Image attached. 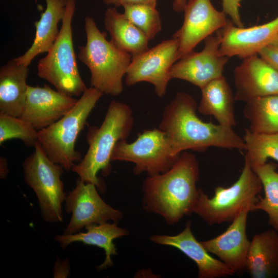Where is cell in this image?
<instances>
[{
  "instance_id": "6da1fadb",
  "label": "cell",
  "mask_w": 278,
  "mask_h": 278,
  "mask_svg": "<svg viewBox=\"0 0 278 278\" xmlns=\"http://www.w3.org/2000/svg\"><path fill=\"white\" fill-rule=\"evenodd\" d=\"M197 110L194 98L181 92L165 107L158 128L166 135L174 154L188 150L202 152L211 147L245 149L243 138L232 127L203 121Z\"/></svg>"
},
{
  "instance_id": "7a4b0ae2",
  "label": "cell",
  "mask_w": 278,
  "mask_h": 278,
  "mask_svg": "<svg viewBox=\"0 0 278 278\" xmlns=\"http://www.w3.org/2000/svg\"><path fill=\"white\" fill-rule=\"evenodd\" d=\"M199 168L196 157L185 151L166 171L148 176L143 184V208L162 216L167 224L178 222L194 213L199 188Z\"/></svg>"
},
{
  "instance_id": "3957f363",
  "label": "cell",
  "mask_w": 278,
  "mask_h": 278,
  "mask_svg": "<svg viewBox=\"0 0 278 278\" xmlns=\"http://www.w3.org/2000/svg\"><path fill=\"white\" fill-rule=\"evenodd\" d=\"M133 124L130 107L119 101H111L101 125L89 128L86 135L88 150L72 171L84 182L94 184L100 190H103L97 173L101 171L105 177L110 174L113 149L118 142L127 140Z\"/></svg>"
},
{
  "instance_id": "277c9868",
  "label": "cell",
  "mask_w": 278,
  "mask_h": 278,
  "mask_svg": "<svg viewBox=\"0 0 278 278\" xmlns=\"http://www.w3.org/2000/svg\"><path fill=\"white\" fill-rule=\"evenodd\" d=\"M84 30L86 42L79 47L78 58L90 70L91 86L103 94H120L132 56L108 41L106 33L99 30L91 16L84 19Z\"/></svg>"
},
{
  "instance_id": "5b68a950",
  "label": "cell",
  "mask_w": 278,
  "mask_h": 278,
  "mask_svg": "<svg viewBox=\"0 0 278 278\" xmlns=\"http://www.w3.org/2000/svg\"><path fill=\"white\" fill-rule=\"evenodd\" d=\"M103 94L90 86L65 115L50 126L38 131V142L47 155L64 170H72L81 160L75 149L78 136Z\"/></svg>"
},
{
  "instance_id": "8992f818",
  "label": "cell",
  "mask_w": 278,
  "mask_h": 278,
  "mask_svg": "<svg viewBox=\"0 0 278 278\" xmlns=\"http://www.w3.org/2000/svg\"><path fill=\"white\" fill-rule=\"evenodd\" d=\"M75 9V0H67L58 37L37 66L40 78L71 96H79L88 89L79 73L73 45L72 23Z\"/></svg>"
},
{
  "instance_id": "52a82bcc",
  "label": "cell",
  "mask_w": 278,
  "mask_h": 278,
  "mask_svg": "<svg viewBox=\"0 0 278 278\" xmlns=\"http://www.w3.org/2000/svg\"><path fill=\"white\" fill-rule=\"evenodd\" d=\"M263 189L261 181L247 159L237 180L229 187L218 186L209 197L199 188L194 213L209 225L231 222L244 209L252 211Z\"/></svg>"
},
{
  "instance_id": "ba28073f",
  "label": "cell",
  "mask_w": 278,
  "mask_h": 278,
  "mask_svg": "<svg viewBox=\"0 0 278 278\" xmlns=\"http://www.w3.org/2000/svg\"><path fill=\"white\" fill-rule=\"evenodd\" d=\"M33 147L34 151L23 162L24 181L37 198L43 219L61 222L66 197L61 179L64 169L49 159L38 142Z\"/></svg>"
},
{
  "instance_id": "9c48e42d",
  "label": "cell",
  "mask_w": 278,
  "mask_h": 278,
  "mask_svg": "<svg viewBox=\"0 0 278 278\" xmlns=\"http://www.w3.org/2000/svg\"><path fill=\"white\" fill-rule=\"evenodd\" d=\"M180 155L173 153L166 135L158 128L144 130L133 142L128 143L127 140L118 142L111 161L131 162L134 164V174L146 172L154 176L168 170Z\"/></svg>"
},
{
  "instance_id": "30bf717a",
  "label": "cell",
  "mask_w": 278,
  "mask_h": 278,
  "mask_svg": "<svg viewBox=\"0 0 278 278\" xmlns=\"http://www.w3.org/2000/svg\"><path fill=\"white\" fill-rule=\"evenodd\" d=\"M178 41L172 38L132 57L125 75V84L132 86L148 82L153 85L157 96L162 97L171 79V68L178 60Z\"/></svg>"
},
{
  "instance_id": "8fae6325",
  "label": "cell",
  "mask_w": 278,
  "mask_h": 278,
  "mask_svg": "<svg viewBox=\"0 0 278 278\" xmlns=\"http://www.w3.org/2000/svg\"><path fill=\"white\" fill-rule=\"evenodd\" d=\"M96 186L79 178L65 199V210L71 214L65 234H75L88 225L112 221L118 222L123 213L107 204L99 196Z\"/></svg>"
},
{
  "instance_id": "7c38bea8",
  "label": "cell",
  "mask_w": 278,
  "mask_h": 278,
  "mask_svg": "<svg viewBox=\"0 0 278 278\" xmlns=\"http://www.w3.org/2000/svg\"><path fill=\"white\" fill-rule=\"evenodd\" d=\"M183 11V24L172 36L178 43V60L231 21L224 12L214 7L211 0H189Z\"/></svg>"
},
{
  "instance_id": "4fadbf2b",
  "label": "cell",
  "mask_w": 278,
  "mask_h": 278,
  "mask_svg": "<svg viewBox=\"0 0 278 278\" xmlns=\"http://www.w3.org/2000/svg\"><path fill=\"white\" fill-rule=\"evenodd\" d=\"M203 49L194 51L177 60L172 66L171 79L186 81L200 89L212 80L223 76L229 57L219 51L221 33L217 31L204 40Z\"/></svg>"
},
{
  "instance_id": "5bb4252c",
  "label": "cell",
  "mask_w": 278,
  "mask_h": 278,
  "mask_svg": "<svg viewBox=\"0 0 278 278\" xmlns=\"http://www.w3.org/2000/svg\"><path fill=\"white\" fill-rule=\"evenodd\" d=\"M77 100L46 84L43 87L28 85L25 106L19 117L39 131L60 119Z\"/></svg>"
},
{
  "instance_id": "9a60e30c",
  "label": "cell",
  "mask_w": 278,
  "mask_h": 278,
  "mask_svg": "<svg viewBox=\"0 0 278 278\" xmlns=\"http://www.w3.org/2000/svg\"><path fill=\"white\" fill-rule=\"evenodd\" d=\"M233 76L236 101L278 95V71L258 54L243 59Z\"/></svg>"
},
{
  "instance_id": "2e32d148",
  "label": "cell",
  "mask_w": 278,
  "mask_h": 278,
  "mask_svg": "<svg viewBox=\"0 0 278 278\" xmlns=\"http://www.w3.org/2000/svg\"><path fill=\"white\" fill-rule=\"evenodd\" d=\"M219 51L229 58L241 59L257 55L278 34V16L266 23L250 27H238L230 21L220 30Z\"/></svg>"
},
{
  "instance_id": "e0dca14e",
  "label": "cell",
  "mask_w": 278,
  "mask_h": 278,
  "mask_svg": "<svg viewBox=\"0 0 278 278\" xmlns=\"http://www.w3.org/2000/svg\"><path fill=\"white\" fill-rule=\"evenodd\" d=\"M251 211L250 208L244 209L224 232L216 237L201 241L209 253L217 256L234 273L246 270L250 245L246 233V226L248 213Z\"/></svg>"
},
{
  "instance_id": "ac0fdd59",
  "label": "cell",
  "mask_w": 278,
  "mask_h": 278,
  "mask_svg": "<svg viewBox=\"0 0 278 278\" xmlns=\"http://www.w3.org/2000/svg\"><path fill=\"white\" fill-rule=\"evenodd\" d=\"M188 221L184 230L175 235H153L150 240L157 244L171 246L183 252L197 265L200 278L232 276L234 272L219 259L212 257L195 237Z\"/></svg>"
},
{
  "instance_id": "d6986e66",
  "label": "cell",
  "mask_w": 278,
  "mask_h": 278,
  "mask_svg": "<svg viewBox=\"0 0 278 278\" xmlns=\"http://www.w3.org/2000/svg\"><path fill=\"white\" fill-rule=\"evenodd\" d=\"M28 66L9 60L0 68V114L20 117L27 95Z\"/></svg>"
},
{
  "instance_id": "ffe728a7",
  "label": "cell",
  "mask_w": 278,
  "mask_h": 278,
  "mask_svg": "<svg viewBox=\"0 0 278 278\" xmlns=\"http://www.w3.org/2000/svg\"><path fill=\"white\" fill-rule=\"evenodd\" d=\"M46 7L40 19L34 22L36 34L30 48L15 59L20 64L28 66L39 54L47 53L58 37V25L64 15L67 0H45Z\"/></svg>"
},
{
  "instance_id": "44dd1931",
  "label": "cell",
  "mask_w": 278,
  "mask_h": 278,
  "mask_svg": "<svg viewBox=\"0 0 278 278\" xmlns=\"http://www.w3.org/2000/svg\"><path fill=\"white\" fill-rule=\"evenodd\" d=\"M85 232H78L75 234L57 235L55 239L63 249L75 242H80L83 244L96 246L103 249L106 257L104 262L97 267L102 270L113 266L111 259L112 255L117 254L116 248L113 241L114 239L127 235V230L119 227L117 222H109L93 224L85 227Z\"/></svg>"
},
{
  "instance_id": "7402d4cb",
  "label": "cell",
  "mask_w": 278,
  "mask_h": 278,
  "mask_svg": "<svg viewBox=\"0 0 278 278\" xmlns=\"http://www.w3.org/2000/svg\"><path fill=\"white\" fill-rule=\"evenodd\" d=\"M270 229L255 235L250 241L246 270L253 278L278 275V234Z\"/></svg>"
},
{
  "instance_id": "603a6c76",
  "label": "cell",
  "mask_w": 278,
  "mask_h": 278,
  "mask_svg": "<svg viewBox=\"0 0 278 278\" xmlns=\"http://www.w3.org/2000/svg\"><path fill=\"white\" fill-rule=\"evenodd\" d=\"M200 90L199 112L213 116L220 125L230 127L235 126V100L225 78L222 76L216 78Z\"/></svg>"
},
{
  "instance_id": "cb8c5ba5",
  "label": "cell",
  "mask_w": 278,
  "mask_h": 278,
  "mask_svg": "<svg viewBox=\"0 0 278 278\" xmlns=\"http://www.w3.org/2000/svg\"><path fill=\"white\" fill-rule=\"evenodd\" d=\"M104 24L105 29L111 36L110 41L132 57L149 49V40L145 34L116 8L107 9Z\"/></svg>"
},
{
  "instance_id": "d4e9b609",
  "label": "cell",
  "mask_w": 278,
  "mask_h": 278,
  "mask_svg": "<svg viewBox=\"0 0 278 278\" xmlns=\"http://www.w3.org/2000/svg\"><path fill=\"white\" fill-rule=\"evenodd\" d=\"M245 117L253 132H278V95L258 97L247 102L244 108Z\"/></svg>"
},
{
  "instance_id": "484cf974",
  "label": "cell",
  "mask_w": 278,
  "mask_h": 278,
  "mask_svg": "<svg viewBox=\"0 0 278 278\" xmlns=\"http://www.w3.org/2000/svg\"><path fill=\"white\" fill-rule=\"evenodd\" d=\"M260 179L265 196L254 204L252 211L262 210L268 216V223L278 231V172L277 165L273 162L251 166Z\"/></svg>"
},
{
  "instance_id": "4316f807",
  "label": "cell",
  "mask_w": 278,
  "mask_h": 278,
  "mask_svg": "<svg viewBox=\"0 0 278 278\" xmlns=\"http://www.w3.org/2000/svg\"><path fill=\"white\" fill-rule=\"evenodd\" d=\"M243 140L246 154L251 166L262 165L269 158L278 162V132L256 133L245 129Z\"/></svg>"
},
{
  "instance_id": "83f0119b",
  "label": "cell",
  "mask_w": 278,
  "mask_h": 278,
  "mask_svg": "<svg viewBox=\"0 0 278 278\" xmlns=\"http://www.w3.org/2000/svg\"><path fill=\"white\" fill-rule=\"evenodd\" d=\"M157 4H136L123 7L124 14L140 29L149 40H152L161 29L160 14Z\"/></svg>"
},
{
  "instance_id": "f1b7e54d",
  "label": "cell",
  "mask_w": 278,
  "mask_h": 278,
  "mask_svg": "<svg viewBox=\"0 0 278 278\" xmlns=\"http://www.w3.org/2000/svg\"><path fill=\"white\" fill-rule=\"evenodd\" d=\"M38 131L19 117L0 114V145L12 139L21 140L34 146L38 142Z\"/></svg>"
},
{
  "instance_id": "f546056e",
  "label": "cell",
  "mask_w": 278,
  "mask_h": 278,
  "mask_svg": "<svg viewBox=\"0 0 278 278\" xmlns=\"http://www.w3.org/2000/svg\"><path fill=\"white\" fill-rule=\"evenodd\" d=\"M241 1L222 0V11L230 18L235 26L240 27H244L239 13Z\"/></svg>"
},
{
  "instance_id": "4dcf8cb0",
  "label": "cell",
  "mask_w": 278,
  "mask_h": 278,
  "mask_svg": "<svg viewBox=\"0 0 278 278\" xmlns=\"http://www.w3.org/2000/svg\"><path fill=\"white\" fill-rule=\"evenodd\" d=\"M258 55L278 71V39L262 48Z\"/></svg>"
},
{
  "instance_id": "1f68e13d",
  "label": "cell",
  "mask_w": 278,
  "mask_h": 278,
  "mask_svg": "<svg viewBox=\"0 0 278 278\" xmlns=\"http://www.w3.org/2000/svg\"><path fill=\"white\" fill-rule=\"evenodd\" d=\"M107 5H114L115 7H124L127 5L136 4H157V0H102Z\"/></svg>"
},
{
  "instance_id": "d6a6232c",
  "label": "cell",
  "mask_w": 278,
  "mask_h": 278,
  "mask_svg": "<svg viewBox=\"0 0 278 278\" xmlns=\"http://www.w3.org/2000/svg\"><path fill=\"white\" fill-rule=\"evenodd\" d=\"M8 173V167L7 159L3 156L0 157V177L4 179Z\"/></svg>"
},
{
  "instance_id": "836d02e7",
  "label": "cell",
  "mask_w": 278,
  "mask_h": 278,
  "mask_svg": "<svg viewBox=\"0 0 278 278\" xmlns=\"http://www.w3.org/2000/svg\"><path fill=\"white\" fill-rule=\"evenodd\" d=\"M189 0H173V10L177 12H182Z\"/></svg>"
},
{
  "instance_id": "e575fe53",
  "label": "cell",
  "mask_w": 278,
  "mask_h": 278,
  "mask_svg": "<svg viewBox=\"0 0 278 278\" xmlns=\"http://www.w3.org/2000/svg\"><path fill=\"white\" fill-rule=\"evenodd\" d=\"M275 39H278V34H277V35L276 38H275ZM274 40H275V39H274Z\"/></svg>"
}]
</instances>
